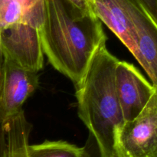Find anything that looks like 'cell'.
<instances>
[{
	"mask_svg": "<svg viewBox=\"0 0 157 157\" xmlns=\"http://www.w3.org/2000/svg\"><path fill=\"white\" fill-rule=\"evenodd\" d=\"M41 47L49 63L77 85L94 57L106 44L102 22L67 0H45L39 29Z\"/></svg>",
	"mask_w": 157,
	"mask_h": 157,
	"instance_id": "cell-1",
	"label": "cell"
},
{
	"mask_svg": "<svg viewBox=\"0 0 157 157\" xmlns=\"http://www.w3.org/2000/svg\"><path fill=\"white\" fill-rule=\"evenodd\" d=\"M118 61L104 44L84 78L75 86L78 117L93 136L102 157H116L117 133L125 123L115 84Z\"/></svg>",
	"mask_w": 157,
	"mask_h": 157,
	"instance_id": "cell-2",
	"label": "cell"
},
{
	"mask_svg": "<svg viewBox=\"0 0 157 157\" xmlns=\"http://www.w3.org/2000/svg\"><path fill=\"white\" fill-rule=\"evenodd\" d=\"M114 150L116 157H157V88L140 113L118 130Z\"/></svg>",
	"mask_w": 157,
	"mask_h": 157,
	"instance_id": "cell-3",
	"label": "cell"
},
{
	"mask_svg": "<svg viewBox=\"0 0 157 157\" xmlns=\"http://www.w3.org/2000/svg\"><path fill=\"white\" fill-rule=\"evenodd\" d=\"M36 72L29 71L2 58L0 65V123L3 125L23 111L25 102L38 87Z\"/></svg>",
	"mask_w": 157,
	"mask_h": 157,
	"instance_id": "cell-4",
	"label": "cell"
},
{
	"mask_svg": "<svg viewBox=\"0 0 157 157\" xmlns=\"http://www.w3.org/2000/svg\"><path fill=\"white\" fill-rule=\"evenodd\" d=\"M2 58L25 70L38 73L44 66L39 29L21 21L0 35Z\"/></svg>",
	"mask_w": 157,
	"mask_h": 157,
	"instance_id": "cell-5",
	"label": "cell"
},
{
	"mask_svg": "<svg viewBox=\"0 0 157 157\" xmlns=\"http://www.w3.org/2000/svg\"><path fill=\"white\" fill-rule=\"evenodd\" d=\"M115 84L125 123L140 113L156 89L133 64L120 60L115 69Z\"/></svg>",
	"mask_w": 157,
	"mask_h": 157,
	"instance_id": "cell-6",
	"label": "cell"
},
{
	"mask_svg": "<svg viewBox=\"0 0 157 157\" xmlns=\"http://www.w3.org/2000/svg\"><path fill=\"white\" fill-rule=\"evenodd\" d=\"M133 22L136 38L134 58L157 88V24L140 2L133 10Z\"/></svg>",
	"mask_w": 157,
	"mask_h": 157,
	"instance_id": "cell-7",
	"label": "cell"
},
{
	"mask_svg": "<svg viewBox=\"0 0 157 157\" xmlns=\"http://www.w3.org/2000/svg\"><path fill=\"white\" fill-rule=\"evenodd\" d=\"M6 150L5 157H26V148L29 144L31 125L24 111L5 126Z\"/></svg>",
	"mask_w": 157,
	"mask_h": 157,
	"instance_id": "cell-8",
	"label": "cell"
},
{
	"mask_svg": "<svg viewBox=\"0 0 157 157\" xmlns=\"http://www.w3.org/2000/svg\"><path fill=\"white\" fill-rule=\"evenodd\" d=\"M26 157H92L90 150L79 147L67 141H48L39 144H29Z\"/></svg>",
	"mask_w": 157,
	"mask_h": 157,
	"instance_id": "cell-9",
	"label": "cell"
},
{
	"mask_svg": "<svg viewBox=\"0 0 157 157\" xmlns=\"http://www.w3.org/2000/svg\"><path fill=\"white\" fill-rule=\"evenodd\" d=\"M22 9L16 0H0V34L11 26L21 22Z\"/></svg>",
	"mask_w": 157,
	"mask_h": 157,
	"instance_id": "cell-10",
	"label": "cell"
},
{
	"mask_svg": "<svg viewBox=\"0 0 157 157\" xmlns=\"http://www.w3.org/2000/svg\"><path fill=\"white\" fill-rule=\"evenodd\" d=\"M44 4L45 0H21V21L40 29L44 21Z\"/></svg>",
	"mask_w": 157,
	"mask_h": 157,
	"instance_id": "cell-11",
	"label": "cell"
},
{
	"mask_svg": "<svg viewBox=\"0 0 157 157\" xmlns=\"http://www.w3.org/2000/svg\"><path fill=\"white\" fill-rule=\"evenodd\" d=\"M79 10L87 14L95 15L91 0H67Z\"/></svg>",
	"mask_w": 157,
	"mask_h": 157,
	"instance_id": "cell-12",
	"label": "cell"
},
{
	"mask_svg": "<svg viewBox=\"0 0 157 157\" xmlns=\"http://www.w3.org/2000/svg\"><path fill=\"white\" fill-rule=\"evenodd\" d=\"M157 24V0H138Z\"/></svg>",
	"mask_w": 157,
	"mask_h": 157,
	"instance_id": "cell-13",
	"label": "cell"
},
{
	"mask_svg": "<svg viewBox=\"0 0 157 157\" xmlns=\"http://www.w3.org/2000/svg\"><path fill=\"white\" fill-rule=\"evenodd\" d=\"M6 150V127L0 123V157H5Z\"/></svg>",
	"mask_w": 157,
	"mask_h": 157,
	"instance_id": "cell-14",
	"label": "cell"
},
{
	"mask_svg": "<svg viewBox=\"0 0 157 157\" xmlns=\"http://www.w3.org/2000/svg\"><path fill=\"white\" fill-rule=\"evenodd\" d=\"M1 35V34H0ZM2 52H1V44H0V65L2 64Z\"/></svg>",
	"mask_w": 157,
	"mask_h": 157,
	"instance_id": "cell-15",
	"label": "cell"
},
{
	"mask_svg": "<svg viewBox=\"0 0 157 157\" xmlns=\"http://www.w3.org/2000/svg\"><path fill=\"white\" fill-rule=\"evenodd\" d=\"M92 157H102V156H101V154H100L99 151H98V154L95 155V156H94V155L92 154Z\"/></svg>",
	"mask_w": 157,
	"mask_h": 157,
	"instance_id": "cell-16",
	"label": "cell"
},
{
	"mask_svg": "<svg viewBox=\"0 0 157 157\" xmlns=\"http://www.w3.org/2000/svg\"><path fill=\"white\" fill-rule=\"evenodd\" d=\"M17 2H18L20 3V5H21V0H16Z\"/></svg>",
	"mask_w": 157,
	"mask_h": 157,
	"instance_id": "cell-17",
	"label": "cell"
}]
</instances>
